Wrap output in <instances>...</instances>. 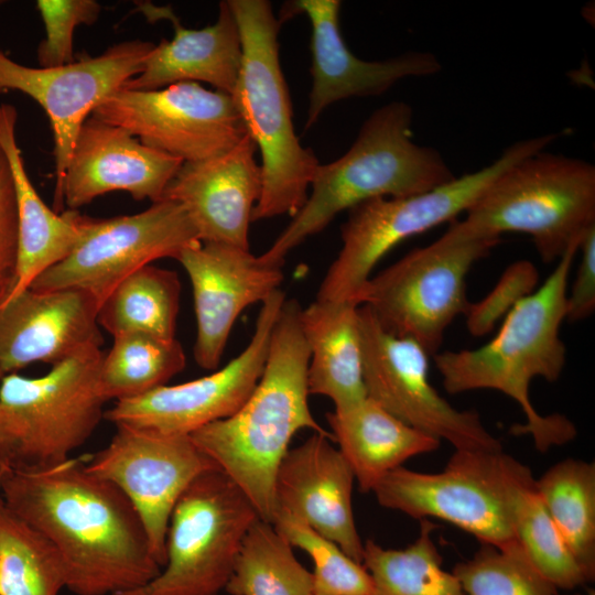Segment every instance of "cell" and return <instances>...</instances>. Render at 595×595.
<instances>
[{
	"mask_svg": "<svg viewBox=\"0 0 595 595\" xmlns=\"http://www.w3.org/2000/svg\"><path fill=\"white\" fill-rule=\"evenodd\" d=\"M0 495L57 551L66 588L75 595L130 591L162 569L130 501L80 459L9 467L0 476Z\"/></svg>",
	"mask_w": 595,
	"mask_h": 595,
	"instance_id": "6da1fadb",
	"label": "cell"
},
{
	"mask_svg": "<svg viewBox=\"0 0 595 595\" xmlns=\"http://www.w3.org/2000/svg\"><path fill=\"white\" fill-rule=\"evenodd\" d=\"M302 307L285 300L274 323L262 375L251 394L230 416L190 434L247 496L260 519L275 513L274 482L294 434L303 429L326 435L309 407L310 349L302 333Z\"/></svg>",
	"mask_w": 595,
	"mask_h": 595,
	"instance_id": "7a4b0ae2",
	"label": "cell"
},
{
	"mask_svg": "<svg viewBox=\"0 0 595 595\" xmlns=\"http://www.w3.org/2000/svg\"><path fill=\"white\" fill-rule=\"evenodd\" d=\"M580 241L565 250L544 283L504 317L487 344L433 356L448 393L493 389L515 400L526 422L516 425L513 432L530 434L540 452L571 442L576 435L575 425L564 415L540 414L529 390L534 378L554 382L564 369L566 348L560 327L565 320L569 275Z\"/></svg>",
	"mask_w": 595,
	"mask_h": 595,
	"instance_id": "3957f363",
	"label": "cell"
},
{
	"mask_svg": "<svg viewBox=\"0 0 595 595\" xmlns=\"http://www.w3.org/2000/svg\"><path fill=\"white\" fill-rule=\"evenodd\" d=\"M412 121L413 110L405 101L376 109L344 155L318 164L304 205L261 257L283 264L290 251L344 210L372 198L411 196L453 181L456 176L440 151L412 140Z\"/></svg>",
	"mask_w": 595,
	"mask_h": 595,
	"instance_id": "277c9868",
	"label": "cell"
},
{
	"mask_svg": "<svg viewBox=\"0 0 595 595\" xmlns=\"http://www.w3.org/2000/svg\"><path fill=\"white\" fill-rule=\"evenodd\" d=\"M237 21L242 61L231 94L247 134L261 154L262 187L251 221L294 217L320 162L294 131L279 56L281 21L267 0H227Z\"/></svg>",
	"mask_w": 595,
	"mask_h": 595,
	"instance_id": "5b68a950",
	"label": "cell"
},
{
	"mask_svg": "<svg viewBox=\"0 0 595 595\" xmlns=\"http://www.w3.org/2000/svg\"><path fill=\"white\" fill-rule=\"evenodd\" d=\"M444 232L454 239L530 235L545 263L558 261L595 225V166L539 151L498 174Z\"/></svg>",
	"mask_w": 595,
	"mask_h": 595,
	"instance_id": "8992f818",
	"label": "cell"
},
{
	"mask_svg": "<svg viewBox=\"0 0 595 595\" xmlns=\"http://www.w3.org/2000/svg\"><path fill=\"white\" fill-rule=\"evenodd\" d=\"M560 133L518 141L489 165L424 193L377 197L348 210L340 228L342 248L316 295L318 301H354L375 266L403 240L465 213L485 187L519 160L545 150ZM358 304V303H357Z\"/></svg>",
	"mask_w": 595,
	"mask_h": 595,
	"instance_id": "52a82bcc",
	"label": "cell"
},
{
	"mask_svg": "<svg viewBox=\"0 0 595 595\" xmlns=\"http://www.w3.org/2000/svg\"><path fill=\"white\" fill-rule=\"evenodd\" d=\"M530 467L500 452L455 451L440 473L403 466L374 488L379 505L414 519L436 518L498 549L518 544L515 507L534 482Z\"/></svg>",
	"mask_w": 595,
	"mask_h": 595,
	"instance_id": "ba28073f",
	"label": "cell"
},
{
	"mask_svg": "<svg viewBox=\"0 0 595 595\" xmlns=\"http://www.w3.org/2000/svg\"><path fill=\"white\" fill-rule=\"evenodd\" d=\"M104 351L85 349L43 376L4 375L0 383V422L10 467L64 462L105 419L99 380Z\"/></svg>",
	"mask_w": 595,
	"mask_h": 595,
	"instance_id": "9c48e42d",
	"label": "cell"
},
{
	"mask_svg": "<svg viewBox=\"0 0 595 595\" xmlns=\"http://www.w3.org/2000/svg\"><path fill=\"white\" fill-rule=\"evenodd\" d=\"M498 238L454 239L444 234L370 277L357 295L390 334L416 342L429 356L439 353L446 328L469 301L466 278Z\"/></svg>",
	"mask_w": 595,
	"mask_h": 595,
	"instance_id": "30bf717a",
	"label": "cell"
},
{
	"mask_svg": "<svg viewBox=\"0 0 595 595\" xmlns=\"http://www.w3.org/2000/svg\"><path fill=\"white\" fill-rule=\"evenodd\" d=\"M258 518L250 500L225 473L202 474L172 511L160 573L140 587L115 595H218Z\"/></svg>",
	"mask_w": 595,
	"mask_h": 595,
	"instance_id": "8fae6325",
	"label": "cell"
},
{
	"mask_svg": "<svg viewBox=\"0 0 595 595\" xmlns=\"http://www.w3.org/2000/svg\"><path fill=\"white\" fill-rule=\"evenodd\" d=\"M197 241V231L186 210L169 199L152 203L148 209L132 215L84 216L83 235L75 249L39 275L30 288L80 290L100 305L132 272L156 259H176Z\"/></svg>",
	"mask_w": 595,
	"mask_h": 595,
	"instance_id": "7c38bea8",
	"label": "cell"
},
{
	"mask_svg": "<svg viewBox=\"0 0 595 595\" xmlns=\"http://www.w3.org/2000/svg\"><path fill=\"white\" fill-rule=\"evenodd\" d=\"M358 316L368 398L403 423L451 443L455 451H502L477 412L455 409L432 386L429 355L416 342L385 331L364 305Z\"/></svg>",
	"mask_w": 595,
	"mask_h": 595,
	"instance_id": "4fadbf2b",
	"label": "cell"
},
{
	"mask_svg": "<svg viewBox=\"0 0 595 595\" xmlns=\"http://www.w3.org/2000/svg\"><path fill=\"white\" fill-rule=\"evenodd\" d=\"M90 116L183 162L223 154L247 136L231 95L195 82L154 90L120 88Z\"/></svg>",
	"mask_w": 595,
	"mask_h": 595,
	"instance_id": "5bb4252c",
	"label": "cell"
},
{
	"mask_svg": "<svg viewBox=\"0 0 595 595\" xmlns=\"http://www.w3.org/2000/svg\"><path fill=\"white\" fill-rule=\"evenodd\" d=\"M85 466L115 485L130 501L161 567L166 559L169 521L177 500L198 476L219 469L190 435L121 424Z\"/></svg>",
	"mask_w": 595,
	"mask_h": 595,
	"instance_id": "9a60e30c",
	"label": "cell"
},
{
	"mask_svg": "<svg viewBox=\"0 0 595 595\" xmlns=\"http://www.w3.org/2000/svg\"><path fill=\"white\" fill-rule=\"evenodd\" d=\"M155 44L130 40L56 67H30L0 48V94L17 90L45 111L53 131L55 159L54 210H61V191L77 133L93 110L143 69Z\"/></svg>",
	"mask_w": 595,
	"mask_h": 595,
	"instance_id": "2e32d148",
	"label": "cell"
},
{
	"mask_svg": "<svg viewBox=\"0 0 595 595\" xmlns=\"http://www.w3.org/2000/svg\"><path fill=\"white\" fill-rule=\"evenodd\" d=\"M285 300L279 289L262 302L249 344L221 369L116 401L105 411V420L115 425L190 435L230 416L248 399L262 375L272 329Z\"/></svg>",
	"mask_w": 595,
	"mask_h": 595,
	"instance_id": "e0dca14e",
	"label": "cell"
},
{
	"mask_svg": "<svg viewBox=\"0 0 595 595\" xmlns=\"http://www.w3.org/2000/svg\"><path fill=\"white\" fill-rule=\"evenodd\" d=\"M192 284L196 316L195 361L203 369L220 363L231 328L249 305L279 290L282 266L249 249L197 241L176 258Z\"/></svg>",
	"mask_w": 595,
	"mask_h": 595,
	"instance_id": "ac0fdd59",
	"label": "cell"
},
{
	"mask_svg": "<svg viewBox=\"0 0 595 595\" xmlns=\"http://www.w3.org/2000/svg\"><path fill=\"white\" fill-rule=\"evenodd\" d=\"M340 7L338 0H295L281 13V22L298 13H304L311 22L312 88L305 130L336 101L378 96L403 78L431 76L442 68L431 52L410 51L383 61L356 56L340 34Z\"/></svg>",
	"mask_w": 595,
	"mask_h": 595,
	"instance_id": "d6986e66",
	"label": "cell"
},
{
	"mask_svg": "<svg viewBox=\"0 0 595 595\" xmlns=\"http://www.w3.org/2000/svg\"><path fill=\"white\" fill-rule=\"evenodd\" d=\"M183 161L141 143L120 127L89 116L65 172L61 205L77 210L96 197L123 191L133 199L162 201Z\"/></svg>",
	"mask_w": 595,
	"mask_h": 595,
	"instance_id": "ffe728a7",
	"label": "cell"
},
{
	"mask_svg": "<svg viewBox=\"0 0 595 595\" xmlns=\"http://www.w3.org/2000/svg\"><path fill=\"white\" fill-rule=\"evenodd\" d=\"M97 301L64 289L22 291L0 305V368L4 375L34 363L56 365L85 349L100 347Z\"/></svg>",
	"mask_w": 595,
	"mask_h": 595,
	"instance_id": "44dd1931",
	"label": "cell"
},
{
	"mask_svg": "<svg viewBox=\"0 0 595 595\" xmlns=\"http://www.w3.org/2000/svg\"><path fill=\"white\" fill-rule=\"evenodd\" d=\"M256 152L247 134L223 154L183 162L170 181L162 199L183 206L199 241L249 249V225L262 187Z\"/></svg>",
	"mask_w": 595,
	"mask_h": 595,
	"instance_id": "7402d4cb",
	"label": "cell"
},
{
	"mask_svg": "<svg viewBox=\"0 0 595 595\" xmlns=\"http://www.w3.org/2000/svg\"><path fill=\"white\" fill-rule=\"evenodd\" d=\"M331 440L314 433L289 448L275 475V511L298 518L361 563L364 542L353 511L355 476Z\"/></svg>",
	"mask_w": 595,
	"mask_h": 595,
	"instance_id": "603a6c76",
	"label": "cell"
},
{
	"mask_svg": "<svg viewBox=\"0 0 595 595\" xmlns=\"http://www.w3.org/2000/svg\"><path fill=\"white\" fill-rule=\"evenodd\" d=\"M141 11L154 19L171 21L174 36L162 39L147 56L143 69L121 88L154 90L181 82H204L231 95L241 67L240 32L227 0L219 2L214 24L186 29L171 7L142 4Z\"/></svg>",
	"mask_w": 595,
	"mask_h": 595,
	"instance_id": "cb8c5ba5",
	"label": "cell"
},
{
	"mask_svg": "<svg viewBox=\"0 0 595 595\" xmlns=\"http://www.w3.org/2000/svg\"><path fill=\"white\" fill-rule=\"evenodd\" d=\"M17 121L15 107L0 104V149L11 169L18 214L15 279L3 303L30 288L39 275L75 249L85 216L72 209L58 214L43 202L25 169L17 141Z\"/></svg>",
	"mask_w": 595,
	"mask_h": 595,
	"instance_id": "d4e9b609",
	"label": "cell"
},
{
	"mask_svg": "<svg viewBox=\"0 0 595 595\" xmlns=\"http://www.w3.org/2000/svg\"><path fill=\"white\" fill-rule=\"evenodd\" d=\"M358 309L354 301L315 300L300 314L310 349L309 393L329 398L335 409L367 397Z\"/></svg>",
	"mask_w": 595,
	"mask_h": 595,
	"instance_id": "484cf974",
	"label": "cell"
},
{
	"mask_svg": "<svg viewBox=\"0 0 595 595\" xmlns=\"http://www.w3.org/2000/svg\"><path fill=\"white\" fill-rule=\"evenodd\" d=\"M326 418L363 493L372 491L389 472L411 457L436 451L441 443L403 423L368 397L335 409Z\"/></svg>",
	"mask_w": 595,
	"mask_h": 595,
	"instance_id": "4316f807",
	"label": "cell"
},
{
	"mask_svg": "<svg viewBox=\"0 0 595 595\" xmlns=\"http://www.w3.org/2000/svg\"><path fill=\"white\" fill-rule=\"evenodd\" d=\"M180 296L176 272L144 266L119 282L101 302L98 325L112 336L144 333L175 338Z\"/></svg>",
	"mask_w": 595,
	"mask_h": 595,
	"instance_id": "83f0119b",
	"label": "cell"
},
{
	"mask_svg": "<svg viewBox=\"0 0 595 595\" xmlns=\"http://www.w3.org/2000/svg\"><path fill=\"white\" fill-rule=\"evenodd\" d=\"M537 493L589 582L595 577V465L566 458L536 479Z\"/></svg>",
	"mask_w": 595,
	"mask_h": 595,
	"instance_id": "f1b7e54d",
	"label": "cell"
},
{
	"mask_svg": "<svg viewBox=\"0 0 595 595\" xmlns=\"http://www.w3.org/2000/svg\"><path fill=\"white\" fill-rule=\"evenodd\" d=\"M435 528L431 520H420L419 537L401 550L364 543L361 564L372 580L371 595H464L454 573L442 566L432 538Z\"/></svg>",
	"mask_w": 595,
	"mask_h": 595,
	"instance_id": "f546056e",
	"label": "cell"
},
{
	"mask_svg": "<svg viewBox=\"0 0 595 595\" xmlns=\"http://www.w3.org/2000/svg\"><path fill=\"white\" fill-rule=\"evenodd\" d=\"M229 595H314L312 572L271 522L258 518L247 531L225 587Z\"/></svg>",
	"mask_w": 595,
	"mask_h": 595,
	"instance_id": "4dcf8cb0",
	"label": "cell"
},
{
	"mask_svg": "<svg viewBox=\"0 0 595 595\" xmlns=\"http://www.w3.org/2000/svg\"><path fill=\"white\" fill-rule=\"evenodd\" d=\"M104 353L99 380L107 401H120L147 393L181 372L185 353L176 338L144 333H121Z\"/></svg>",
	"mask_w": 595,
	"mask_h": 595,
	"instance_id": "1f68e13d",
	"label": "cell"
},
{
	"mask_svg": "<svg viewBox=\"0 0 595 595\" xmlns=\"http://www.w3.org/2000/svg\"><path fill=\"white\" fill-rule=\"evenodd\" d=\"M64 587L57 551L0 495V595H60Z\"/></svg>",
	"mask_w": 595,
	"mask_h": 595,
	"instance_id": "d6a6232c",
	"label": "cell"
},
{
	"mask_svg": "<svg viewBox=\"0 0 595 595\" xmlns=\"http://www.w3.org/2000/svg\"><path fill=\"white\" fill-rule=\"evenodd\" d=\"M515 531L531 564L556 589L571 591L589 583L542 504L536 480L518 495Z\"/></svg>",
	"mask_w": 595,
	"mask_h": 595,
	"instance_id": "836d02e7",
	"label": "cell"
},
{
	"mask_svg": "<svg viewBox=\"0 0 595 595\" xmlns=\"http://www.w3.org/2000/svg\"><path fill=\"white\" fill-rule=\"evenodd\" d=\"M452 572L464 595H558L519 543L507 549L482 543L473 558L458 562Z\"/></svg>",
	"mask_w": 595,
	"mask_h": 595,
	"instance_id": "e575fe53",
	"label": "cell"
},
{
	"mask_svg": "<svg viewBox=\"0 0 595 595\" xmlns=\"http://www.w3.org/2000/svg\"><path fill=\"white\" fill-rule=\"evenodd\" d=\"M272 524L292 547L302 549L311 556L314 563V595L372 594V580L368 571L335 542L282 510L275 511Z\"/></svg>",
	"mask_w": 595,
	"mask_h": 595,
	"instance_id": "d590c367",
	"label": "cell"
},
{
	"mask_svg": "<svg viewBox=\"0 0 595 595\" xmlns=\"http://www.w3.org/2000/svg\"><path fill=\"white\" fill-rule=\"evenodd\" d=\"M45 37L37 46L40 67H56L73 63V36L76 26L94 24L101 12L95 0H37Z\"/></svg>",
	"mask_w": 595,
	"mask_h": 595,
	"instance_id": "8d00e7d4",
	"label": "cell"
},
{
	"mask_svg": "<svg viewBox=\"0 0 595 595\" xmlns=\"http://www.w3.org/2000/svg\"><path fill=\"white\" fill-rule=\"evenodd\" d=\"M539 281L536 266L528 260L511 263L493 290L476 303H469L466 327L473 336L488 334L517 303L530 295Z\"/></svg>",
	"mask_w": 595,
	"mask_h": 595,
	"instance_id": "74e56055",
	"label": "cell"
},
{
	"mask_svg": "<svg viewBox=\"0 0 595 595\" xmlns=\"http://www.w3.org/2000/svg\"><path fill=\"white\" fill-rule=\"evenodd\" d=\"M18 256V214L14 183L7 156L0 149V305L8 298Z\"/></svg>",
	"mask_w": 595,
	"mask_h": 595,
	"instance_id": "f35d334b",
	"label": "cell"
},
{
	"mask_svg": "<svg viewBox=\"0 0 595 595\" xmlns=\"http://www.w3.org/2000/svg\"><path fill=\"white\" fill-rule=\"evenodd\" d=\"M582 257L570 294L566 295L565 320L575 323L589 317L595 310V225L578 245Z\"/></svg>",
	"mask_w": 595,
	"mask_h": 595,
	"instance_id": "ab89813d",
	"label": "cell"
},
{
	"mask_svg": "<svg viewBox=\"0 0 595 595\" xmlns=\"http://www.w3.org/2000/svg\"><path fill=\"white\" fill-rule=\"evenodd\" d=\"M3 377H4V372L0 368V383ZM9 467H10L9 452H8L4 434H3L1 422H0V476Z\"/></svg>",
	"mask_w": 595,
	"mask_h": 595,
	"instance_id": "60d3db41",
	"label": "cell"
},
{
	"mask_svg": "<svg viewBox=\"0 0 595 595\" xmlns=\"http://www.w3.org/2000/svg\"><path fill=\"white\" fill-rule=\"evenodd\" d=\"M569 595H595V591L591 588V589H587L585 593H576V594H569Z\"/></svg>",
	"mask_w": 595,
	"mask_h": 595,
	"instance_id": "b9f144b4",
	"label": "cell"
},
{
	"mask_svg": "<svg viewBox=\"0 0 595 595\" xmlns=\"http://www.w3.org/2000/svg\"><path fill=\"white\" fill-rule=\"evenodd\" d=\"M3 3H4V1L0 0V7H2V6H3Z\"/></svg>",
	"mask_w": 595,
	"mask_h": 595,
	"instance_id": "7bdbcfd3",
	"label": "cell"
}]
</instances>
